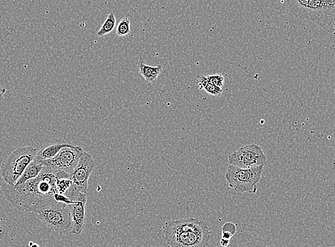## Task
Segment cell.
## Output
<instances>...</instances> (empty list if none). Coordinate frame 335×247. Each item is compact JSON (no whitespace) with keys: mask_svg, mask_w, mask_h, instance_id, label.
I'll use <instances>...</instances> for the list:
<instances>
[{"mask_svg":"<svg viewBox=\"0 0 335 247\" xmlns=\"http://www.w3.org/2000/svg\"><path fill=\"white\" fill-rule=\"evenodd\" d=\"M6 89H5L3 86H0V104L3 102V98H4V95Z\"/></svg>","mask_w":335,"mask_h":247,"instance_id":"cell-22","label":"cell"},{"mask_svg":"<svg viewBox=\"0 0 335 247\" xmlns=\"http://www.w3.org/2000/svg\"><path fill=\"white\" fill-rule=\"evenodd\" d=\"M45 166L40 162L34 160L27 167L24 172H23L22 176L19 177L18 181H17L14 186H19V185L24 184L26 181L30 179H35L40 174Z\"/></svg>","mask_w":335,"mask_h":247,"instance_id":"cell-13","label":"cell"},{"mask_svg":"<svg viewBox=\"0 0 335 247\" xmlns=\"http://www.w3.org/2000/svg\"><path fill=\"white\" fill-rule=\"evenodd\" d=\"M56 172L45 167L36 178L24 184L12 186L3 183L2 191L16 209L38 213L47 206L63 204L54 199L56 194L59 193L56 187Z\"/></svg>","mask_w":335,"mask_h":247,"instance_id":"cell-1","label":"cell"},{"mask_svg":"<svg viewBox=\"0 0 335 247\" xmlns=\"http://www.w3.org/2000/svg\"><path fill=\"white\" fill-rule=\"evenodd\" d=\"M197 79L198 80L199 89L205 90L206 92L209 94L213 95V96H220L223 92V89L210 82L206 78V76H197Z\"/></svg>","mask_w":335,"mask_h":247,"instance_id":"cell-16","label":"cell"},{"mask_svg":"<svg viewBox=\"0 0 335 247\" xmlns=\"http://www.w3.org/2000/svg\"><path fill=\"white\" fill-rule=\"evenodd\" d=\"M138 70L139 74L145 79L148 84H154L163 70V67L160 65L156 67L149 66L144 63L142 57H140L139 59Z\"/></svg>","mask_w":335,"mask_h":247,"instance_id":"cell-11","label":"cell"},{"mask_svg":"<svg viewBox=\"0 0 335 247\" xmlns=\"http://www.w3.org/2000/svg\"><path fill=\"white\" fill-rule=\"evenodd\" d=\"M230 239H224V238H222V239H220V245L223 247H227L228 246L229 243H230Z\"/></svg>","mask_w":335,"mask_h":247,"instance_id":"cell-21","label":"cell"},{"mask_svg":"<svg viewBox=\"0 0 335 247\" xmlns=\"http://www.w3.org/2000/svg\"><path fill=\"white\" fill-rule=\"evenodd\" d=\"M263 168L264 166L244 169L230 165L227 167L225 179L229 187L236 192L255 194Z\"/></svg>","mask_w":335,"mask_h":247,"instance_id":"cell-4","label":"cell"},{"mask_svg":"<svg viewBox=\"0 0 335 247\" xmlns=\"http://www.w3.org/2000/svg\"><path fill=\"white\" fill-rule=\"evenodd\" d=\"M29 247H40L38 243H35L33 242L29 243Z\"/></svg>","mask_w":335,"mask_h":247,"instance_id":"cell-24","label":"cell"},{"mask_svg":"<svg viewBox=\"0 0 335 247\" xmlns=\"http://www.w3.org/2000/svg\"><path fill=\"white\" fill-rule=\"evenodd\" d=\"M232 236L229 234V233L222 232V238H224V239L230 240L231 238H232Z\"/></svg>","mask_w":335,"mask_h":247,"instance_id":"cell-23","label":"cell"},{"mask_svg":"<svg viewBox=\"0 0 335 247\" xmlns=\"http://www.w3.org/2000/svg\"><path fill=\"white\" fill-rule=\"evenodd\" d=\"M116 26V17L113 13L109 14L107 19H106L103 25L97 33V36L99 38L105 36V35L110 34L114 30Z\"/></svg>","mask_w":335,"mask_h":247,"instance_id":"cell-17","label":"cell"},{"mask_svg":"<svg viewBox=\"0 0 335 247\" xmlns=\"http://www.w3.org/2000/svg\"><path fill=\"white\" fill-rule=\"evenodd\" d=\"M206 78L210 82L212 83L213 84L218 86L220 88H223L224 85V81H225V77L220 74L215 75L206 76Z\"/></svg>","mask_w":335,"mask_h":247,"instance_id":"cell-19","label":"cell"},{"mask_svg":"<svg viewBox=\"0 0 335 247\" xmlns=\"http://www.w3.org/2000/svg\"><path fill=\"white\" fill-rule=\"evenodd\" d=\"M70 146H72L71 144H55L46 146V147L43 148L40 151H38L35 160L37 162H42L46 161V160H51V159L54 158L59 152L60 150L63 149V148Z\"/></svg>","mask_w":335,"mask_h":247,"instance_id":"cell-14","label":"cell"},{"mask_svg":"<svg viewBox=\"0 0 335 247\" xmlns=\"http://www.w3.org/2000/svg\"><path fill=\"white\" fill-rule=\"evenodd\" d=\"M84 150L81 146L72 145L63 148L51 160L42 162L45 167L54 171H63L70 174L78 165Z\"/></svg>","mask_w":335,"mask_h":247,"instance_id":"cell-8","label":"cell"},{"mask_svg":"<svg viewBox=\"0 0 335 247\" xmlns=\"http://www.w3.org/2000/svg\"><path fill=\"white\" fill-rule=\"evenodd\" d=\"M94 167L95 162L92 156L84 151L78 165L70 174L72 184L64 195L71 200L76 201L79 193H87L88 181Z\"/></svg>","mask_w":335,"mask_h":247,"instance_id":"cell-6","label":"cell"},{"mask_svg":"<svg viewBox=\"0 0 335 247\" xmlns=\"http://www.w3.org/2000/svg\"><path fill=\"white\" fill-rule=\"evenodd\" d=\"M228 162L234 167L247 169L264 166L267 159L260 146L252 144L243 146L230 155Z\"/></svg>","mask_w":335,"mask_h":247,"instance_id":"cell-7","label":"cell"},{"mask_svg":"<svg viewBox=\"0 0 335 247\" xmlns=\"http://www.w3.org/2000/svg\"><path fill=\"white\" fill-rule=\"evenodd\" d=\"M72 181L70 174L63 171L56 172V187L57 192L61 195H64L69 189L71 188Z\"/></svg>","mask_w":335,"mask_h":247,"instance_id":"cell-15","label":"cell"},{"mask_svg":"<svg viewBox=\"0 0 335 247\" xmlns=\"http://www.w3.org/2000/svg\"><path fill=\"white\" fill-rule=\"evenodd\" d=\"M38 151L32 146H24L15 150L1 165V174L5 183L16 184L23 172L35 160Z\"/></svg>","mask_w":335,"mask_h":247,"instance_id":"cell-3","label":"cell"},{"mask_svg":"<svg viewBox=\"0 0 335 247\" xmlns=\"http://www.w3.org/2000/svg\"><path fill=\"white\" fill-rule=\"evenodd\" d=\"M86 194L79 193L74 204H71L72 233L80 234L85 225Z\"/></svg>","mask_w":335,"mask_h":247,"instance_id":"cell-10","label":"cell"},{"mask_svg":"<svg viewBox=\"0 0 335 247\" xmlns=\"http://www.w3.org/2000/svg\"><path fill=\"white\" fill-rule=\"evenodd\" d=\"M222 232L229 233L231 235L234 236L237 232V227L232 222H226L222 227Z\"/></svg>","mask_w":335,"mask_h":247,"instance_id":"cell-20","label":"cell"},{"mask_svg":"<svg viewBox=\"0 0 335 247\" xmlns=\"http://www.w3.org/2000/svg\"><path fill=\"white\" fill-rule=\"evenodd\" d=\"M309 1L310 0H283V3L294 16L302 19H306Z\"/></svg>","mask_w":335,"mask_h":247,"instance_id":"cell-12","label":"cell"},{"mask_svg":"<svg viewBox=\"0 0 335 247\" xmlns=\"http://www.w3.org/2000/svg\"><path fill=\"white\" fill-rule=\"evenodd\" d=\"M37 213L40 221L52 230L63 234L72 233L71 204L47 206Z\"/></svg>","mask_w":335,"mask_h":247,"instance_id":"cell-5","label":"cell"},{"mask_svg":"<svg viewBox=\"0 0 335 247\" xmlns=\"http://www.w3.org/2000/svg\"><path fill=\"white\" fill-rule=\"evenodd\" d=\"M130 33V21L128 17H123L120 19L117 28L116 34L119 37H125L129 35Z\"/></svg>","mask_w":335,"mask_h":247,"instance_id":"cell-18","label":"cell"},{"mask_svg":"<svg viewBox=\"0 0 335 247\" xmlns=\"http://www.w3.org/2000/svg\"><path fill=\"white\" fill-rule=\"evenodd\" d=\"M306 20L327 25L335 22V0H310Z\"/></svg>","mask_w":335,"mask_h":247,"instance_id":"cell-9","label":"cell"},{"mask_svg":"<svg viewBox=\"0 0 335 247\" xmlns=\"http://www.w3.org/2000/svg\"><path fill=\"white\" fill-rule=\"evenodd\" d=\"M164 237L170 247H207L211 233L206 222L196 219H181L166 222Z\"/></svg>","mask_w":335,"mask_h":247,"instance_id":"cell-2","label":"cell"}]
</instances>
